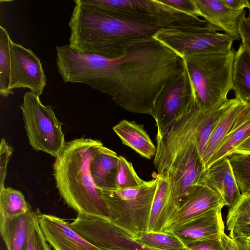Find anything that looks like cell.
<instances>
[{"mask_svg": "<svg viewBox=\"0 0 250 250\" xmlns=\"http://www.w3.org/2000/svg\"><path fill=\"white\" fill-rule=\"evenodd\" d=\"M199 17L218 26L235 41L241 40L239 24L245 10L236 11L228 8L223 0H193Z\"/></svg>", "mask_w": 250, "mask_h": 250, "instance_id": "e0dca14e", "label": "cell"}, {"mask_svg": "<svg viewBox=\"0 0 250 250\" xmlns=\"http://www.w3.org/2000/svg\"><path fill=\"white\" fill-rule=\"evenodd\" d=\"M99 140L75 139L66 143L54 163L53 175L59 193L67 206L79 214L107 217L100 189L92 178L90 166Z\"/></svg>", "mask_w": 250, "mask_h": 250, "instance_id": "3957f363", "label": "cell"}, {"mask_svg": "<svg viewBox=\"0 0 250 250\" xmlns=\"http://www.w3.org/2000/svg\"><path fill=\"white\" fill-rule=\"evenodd\" d=\"M248 250H250V248L248 247Z\"/></svg>", "mask_w": 250, "mask_h": 250, "instance_id": "7bdbcfd3", "label": "cell"}, {"mask_svg": "<svg viewBox=\"0 0 250 250\" xmlns=\"http://www.w3.org/2000/svg\"><path fill=\"white\" fill-rule=\"evenodd\" d=\"M135 239L144 245L160 250H186L188 247L170 232L146 231L139 233Z\"/></svg>", "mask_w": 250, "mask_h": 250, "instance_id": "d4e9b609", "label": "cell"}, {"mask_svg": "<svg viewBox=\"0 0 250 250\" xmlns=\"http://www.w3.org/2000/svg\"><path fill=\"white\" fill-rule=\"evenodd\" d=\"M225 4L229 8L236 10H243L248 8L247 0H222Z\"/></svg>", "mask_w": 250, "mask_h": 250, "instance_id": "8d00e7d4", "label": "cell"}, {"mask_svg": "<svg viewBox=\"0 0 250 250\" xmlns=\"http://www.w3.org/2000/svg\"><path fill=\"white\" fill-rule=\"evenodd\" d=\"M148 248H149V249L150 250H158V249H154V248H149V247H148ZM189 250L188 249V250Z\"/></svg>", "mask_w": 250, "mask_h": 250, "instance_id": "b9f144b4", "label": "cell"}, {"mask_svg": "<svg viewBox=\"0 0 250 250\" xmlns=\"http://www.w3.org/2000/svg\"><path fill=\"white\" fill-rule=\"evenodd\" d=\"M188 247L189 250H227L220 237L214 240L196 242L189 245Z\"/></svg>", "mask_w": 250, "mask_h": 250, "instance_id": "e575fe53", "label": "cell"}, {"mask_svg": "<svg viewBox=\"0 0 250 250\" xmlns=\"http://www.w3.org/2000/svg\"><path fill=\"white\" fill-rule=\"evenodd\" d=\"M38 220L46 241L54 250H101L83 238L59 217L42 214L39 210Z\"/></svg>", "mask_w": 250, "mask_h": 250, "instance_id": "4fadbf2b", "label": "cell"}, {"mask_svg": "<svg viewBox=\"0 0 250 250\" xmlns=\"http://www.w3.org/2000/svg\"><path fill=\"white\" fill-rule=\"evenodd\" d=\"M10 38L7 30L0 26V94L7 97L14 92L10 89L11 60Z\"/></svg>", "mask_w": 250, "mask_h": 250, "instance_id": "484cf974", "label": "cell"}, {"mask_svg": "<svg viewBox=\"0 0 250 250\" xmlns=\"http://www.w3.org/2000/svg\"><path fill=\"white\" fill-rule=\"evenodd\" d=\"M224 206L221 196L212 189L201 184L191 185L165 231L188 222L209 211L222 209Z\"/></svg>", "mask_w": 250, "mask_h": 250, "instance_id": "7c38bea8", "label": "cell"}, {"mask_svg": "<svg viewBox=\"0 0 250 250\" xmlns=\"http://www.w3.org/2000/svg\"><path fill=\"white\" fill-rule=\"evenodd\" d=\"M219 31L220 28L204 19L200 22L161 28L152 37L183 58L231 50L235 40Z\"/></svg>", "mask_w": 250, "mask_h": 250, "instance_id": "8992f818", "label": "cell"}, {"mask_svg": "<svg viewBox=\"0 0 250 250\" xmlns=\"http://www.w3.org/2000/svg\"><path fill=\"white\" fill-rule=\"evenodd\" d=\"M36 213L31 208L25 213L0 220V231L7 250H25L30 221Z\"/></svg>", "mask_w": 250, "mask_h": 250, "instance_id": "44dd1931", "label": "cell"}, {"mask_svg": "<svg viewBox=\"0 0 250 250\" xmlns=\"http://www.w3.org/2000/svg\"><path fill=\"white\" fill-rule=\"evenodd\" d=\"M232 81L235 97L245 100L250 95V59L241 43L235 52Z\"/></svg>", "mask_w": 250, "mask_h": 250, "instance_id": "603a6c76", "label": "cell"}, {"mask_svg": "<svg viewBox=\"0 0 250 250\" xmlns=\"http://www.w3.org/2000/svg\"><path fill=\"white\" fill-rule=\"evenodd\" d=\"M136 187L100 189L108 219L135 237L148 231L151 209L158 177Z\"/></svg>", "mask_w": 250, "mask_h": 250, "instance_id": "5b68a950", "label": "cell"}, {"mask_svg": "<svg viewBox=\"0 0 250 250\" xmlns=\"http://www.w3.org/2000/svg\"><path fill=\"white\" fill-rule=\"evenodd\" d=\"M246 12L241 16L239 24V32L242 44L250 59V22L246 16Z\"/></svg>", "mask_w": 250, "mask_h": 250, "instance_id": "836d02e7", "label": "cell"}, {"mask_svg": "<svg viewBox=\"0 0 250 250\" xmlns=\"http://www.w3.org/2000/svg\"><path fill=\"white\" fill-rule=\"evenodd\" d=\"M119 156L104 146L98 150L92 160L90 170L93 181L99 189L117 188L115 176Z\"/></svg>", "mask_w": 250, "mask_h": 250, "instance_id": "ffe728a7", "label": "cell"}, {"mask_svg": "<svg viewBox=\"0 0 250 250\" xmlns=\"http://www.w3.org/2000/svg\"><path fill=\"white\" fill-rule=\"evenodd\" d=\"M125 17L161 28L193 21L194 17L173 10L160 0H79Z\"/></svg>", "mask_w": 250, "mask_h": 250, "instance_id": "ba28073f", "label": "cell"}, {"mask_svg": "<svg viewBox=\"0 0 250 250\" xmlns=\"http://www.w3.org/2000/svg\"><path fill=\"white\" fill-rule=\"evenodd\" d=\"M221 210L217 208L209 211L165 231L172 233L187 247L196 242L218 239L225 232Z\"/></svg>", "mask_w": 250, "mask_h": 250, "instance_id": "5bb4252c", "label": "cell"}, {"mask_svg": "<svg viewBox=\"0 0 250 250\" xmlns=\"http://www.w3.org/2000/svg\"><path fill=\"white\" fill-rule=\"evenodd\" d=\"M31 208L20 191L12 188L0 190V220L25 213Z\"/></svg>", "mask_w": 250, "mask_h": 250, "instance_id": "cb8c5ba5", "label": "cell"}, {"mask_svg": "<svg viewBox=\"0 0 250 250\" xmlns=\"http://www.w3.org/2000/svg\"><path fill=\"white\" fill-rule=\"evenodd\" d=\"M220 239L227 250H248L246 241L243 239L231 238L225 232L221 235Z\"/></svg>", "mask_w": 250, "mask_h": 250, "instance_id": "d590c367", "label": "cell"}, {"mask_svg": "<svg viewBox=\"0 0 250 250\" xmlns=\"http://www.w3.org/2000/svg\"><path fill=\"white\" fill-rule=\"evenodd\" d=\"M146 181L137 174L131 163L122 156H119L115 182L117 188H125L139 186Z\"/></svg>", "mask_w": 250, "mask_h": 250, "instance_id": "f546056e", "label": "cell"}, {"mask_svg": "<svg viewBox=\"0 0 250 250\" xmlns=\"http://www.w3.org/2000/svg\"><path fill=\"white\" fill-rule=\"evenodd\" d=\"M234 153H250V137L237 147L232 152Z\"/></svg>", "mask_w": 250, "mask_h": 250, "instance_id": "74e56055", "label": "cell"}, {"mask_svg": "<svg viewBox=\"0 0 250 250\" xmlns=\"http://www.w3.org/2000/svg\"><path fill=\"white\" fill-rule=\"evenodd\" d=\"M250 137V95L235 119L233 127L205 167V170L217 161L227 157Z\"/></svg>", "mask_w": 250, "mask_h": 250, "instance_id": "ac0fdd59", "label": "cell"}, {"mask_svg": "<svg viewBox=\"0 0 250 250\" xmlns=\"http://www.w3.org/2000/svg\"><path fill=\"white\" fill-rule=\"evenodd\" d=\"M157 189L151 209L148 231L164 232L180 205L171 194V181L167 175L158 174Z\"/></svg>", "mask_w": 250, "mask_h": 250, "instance_id": "2e32d148", "label": "cell"}, {"mask_svg": "<svg viewBox=\"0 0 250 250\" xmlns=\"http://www.w3.org/2000/svg\"><path fill=\"white\" fill-rule=\"evenodd\" d=\"M39 209L32 217L29 225L27 245L25 250H51L41 229L38 220Z\"/></svg>", "mask_w": 250, "mask_h": 250, "instance_id": "4dcf8cb0", "label": "cell"}, {"mask_svg": "<svg viewBox=\"0 0 250 250\" xmlns=\"http://www.w3.org/2000/svg\"><path fill=\"white\" fill-rule=\"evenodd\" d=\"M68 224L83 238L101 250H150L107 217L78 213Z\"/></svg>", "mask_w": 250, "mask_h": 250, "instance_id": "9c48e42d", "label": "cell"}, {"mask_svg": "<svg viewBox=\"0 0 250 250\" xmlns=\"http://www.w3.org/2000/svg\"><path fill=\"white\" fill-rule=\"evenodd\" d=\"M20 105L24 127L30 146L57 158L66 143L62 129V123L56 117L52 106L42 104L39 96L25 92Z\"/></svg>", "mask_w": 250, "mask_h": 250, "instance_id": "52a82bcc", "label": "cell"}, {"mask_svg": "<svg viewBox=\"0 0 250 250\" xmlns=\"http://www.w3.org/2000/svg\"><path fill=\"white\" fill-rule=\"evenodd\" d=\"M74 2L68 23L70 30L68 44L79 53L115 58L122 44L151 37L161 28L82 3L79 0Z\"/></svg>", "mask_w": 250, "mask_h": 250, "instance_id": "7a4b0ae2", "label": "cell"}, {"mask_svg": "<svg viewBox=\"0 0 250 250\" xmlns=\"http://www.w3.org/2000/svg\"><path fill=\"white\" fill-rule=\"evenodd\" d=\"M207 110L194 97L185 112L156 136L154 165L158 174L170 179L172 192L179 203L188 188L199 183L205 170L198 149L197 133Z\"/></svg>", "mask_w": 250, "mask_h": 250, "instance_id": "6da1fadb", "label": "cell"}, {"mask_svg": "<svg viewBox=\"0 0 250 250\" xmlns=\"http://www.w3.org/2000/svg\"><path fill=\"white\" fill-rule=\"evenodd\" d=\"M113 129L122 143L148 159L154 157L157 148L142 125L134 121L123 120Z\"/></svg>", "mask_w": 250, "mask_h": 250, "instance_id": "d6986e66", "label": "cell"}, {"mask_svg": "<svg viewBox=\"0 0 250 250\" xmlns=\"http://www.w3.org/2000/svg\"><path fill=\"white\" fill-rule=\"evenodd\" d=\"M11 75L10 89L28 88L38 96L46 84L42 63L37 55L29 48L10 41Z\"/></svg>", "mask_w": 250, "mask_h": 250, "instance_id": "8fae6325", "label": "cell"}, {"mask_svg": "<svg viewBox=\"0 0 250 250\" xmlns=\"http://www.w3.org/2000/svg\"><path fill=\"white\" fill-rule=\"evenodd\" d=\"M248 224H250V193L241 194L236 204L228 209L226 217V226L229 232Z\"/></svg>", "mask_w": 250, "mask_h": 250, "instance_id": "f1b7e54d", "label": "cell"}, {"mask_svg": "<svg viewBox=\"0 0 250 250\" xmlns=\"http://www.w3.org/2000/svg\"><path fill=\"white\" fill-rule=\"evenodd\" d=\"M194 94L190 78L185 69L166 86L156 102L154 117L157 127L156 136L161 135L185 112Z\"/></svg>", "mask_w": 250, "mask_h": 250, "instance_id": "30bf717a", "label": "cell"}, {"mask_svg": "<svg viewBox=\"0 0 250 250\" xmlns=\"http://www.w3.org/2000/svg\"><path fill=\"white\" fill-rule=\"evenodd\" d=\"M160 1L173 10L188 15L199 17L193 0H160Z\"/></svg>", "mask_w": 250, "mask_h": 250, "instance_id": "1f68e13d", "label": "cell"}, {"mask_svg": "<svg viewBox=\"0 0 250 250\" xmlns=\"http://www.w3.org/2000/svg\"><path fill=\"white\" fill-rule=\"evenodd\" d=\"M245 240L246 241L247 247L250 248V239H246Z\"/></svg>", "mask_w": 250, "mask_h": 250, "instance_id": "f35d334b", "label": "cell"}, {"mask_svg": "<svg viewBox=\"0 0 250 250\" xmlns=\"http://www.w3.org/2000/svg\"><path fill=\"white\" fill-rule=\"evenodd\" d=\"M0 190L5 188L4 181L7 175V167L9 160L12 154L13 149L2 138L0 146Z\"/></svg>", "mask_w": 250, "mask_h": 250, "instance_id": "d6a6232c", "label": "cell"}, {"mask_svg": "<svg viewBox=\"0 0 250 250\" xmlns=\"http://www.w3.org/2000/svg\"><path fill=\"white\" fill-rule=\"evenodd\" d=\"M198 184L205 185L217 192L229 209L236 204L241 195L228 157L206 169Z\"/></svg>", "mask_w": 250, "mask_h": 250, "instance_id": "9a60e30c", "label": "cell"}, {"mask_svg": "<svg viewBox=\"0 0 250 250\" xmlns=\"http://www.w3.org/2000/svg\"><path fill=\"white\" fill-rule=\"evenodd\" d=\"M245 103V100L235 97L233 103L219 120L206 145L202 156L204 168L231 130L234 121L242 109Z\"/></svg>", "mask_w": 250, "mask_h": 250, "instance_id": "7402d4cb", "label": "cell"}, {"mask_svg": "<svg viewBox=\"0 0 250 250\" xmlns=\"http://www.w3.org/2000/svg\"><path fill=\"white\" fill-rule=\"evenodd\" d=\"M234 100V98L228 99L219 107L212 110H207L199 126L197 133V146L201 159L206 145L216 125Z\"/></svg>", "mask_w": 250, "mask_h": 250, "instance_id": "4316f807", "label": "cell"}, {"mask_svg": "<svg viewBox=\"0 0 250 250\" xmlns=\"http://www.w3.org/2000/svg\"><path fill=\"white\" fill-rule=\"evenodd\" d=\"M234 48L229 51L192 54L183 57L185 70L201 107L212 110L221 106L232 90Z\"/></svg>", "mask_w": 250, "mask_h": 250, "instance_id": "277c9868", "label": "cell"}, {"mask_svg": "<svg viewBox=\"0 0 250 250\" xmlns=\"http://www.w3.org/2000/svg\"><path fill=\"white\" fill-rule=\"evenodd\" d=\"M248 4V9L250 8V0H247Z\"/></svg>", "mask_w": 250, "mask_h": 250, "instance_id": "60d3db41", "label": "cell"}, {"mask_svg": "<svg viewBox=\"0 0 250 250\" xmlns=\"http://www.w3.org/2000/svg\"><path fill=\"white\" fill-rule=\"evenodd\" d=\"M241 194L250 193V153H232L227 157Z\"/></svg>", "mask_w": 250, "mask_h": 250, "instance_id": "83f0119b", "label": "cell"}, {"mask_svg": "<svg viewBox=\"0 0 250 250\" xmlns=\"http://www.w3.org/2000/svg\"><path fill=\"white\" fill-rule=\"evenodd\" d=\"M247 17L248 20L250 22V8L249 9V13H248V16H247Z\"/></svg>", "mask_w": 250, "mask_h": 250, "instance_id": "ab89813d", "label": "cell"}]
</instances>
